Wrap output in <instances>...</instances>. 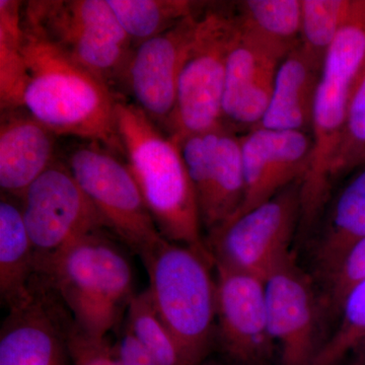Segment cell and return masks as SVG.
<instances>
[{"instance_id": "484cf974", "label": "cell", "mask_w": 365, "mask_h": 365, "mask_svg": "<svg viewBox=\"0 0 365 365\" xmlns=\"http://www.w3.org/2000/svg\"><path fill=\"white\" fill-rule=\"evenodd\" d=\"M126 327L158 365H187L172 334L163 323L148 290L135 294L127 307Z\"/></svg>"}, {"instance_id": "e0dca14e", "label": "cell", "mask_w": 365, "mask_h": 365, "mask_svg": "<svg viewBox=\"0 0 365 365\" xmlns=\"http://www.w3.org/2000/svg\"><path fill=\"white\" fill-rule=\"evenodd\" d=\"M287 55L240 32L228 55L222 124L241 134L256 128L267 111L276 72Z\"/></svg>"}, {"instance_id": "f1b7e54d", "label": "cell", "mask_w": 365, "mask_h": 365, "mask_svg": "<svg viewBox=\"0 0 365 365\" xmlns=\"http://www.w3.org/2000/svg\"><path fill=\"white\" fill-rule=\"evenodd\" d=\"M365 281V239L357 242L338 268L324 281L321 307L328 317L338 318L348 295Z\"/></svg>"}, {"instance_id": "44dd1931", "label": "cell", "mask_w": 365, "mask_h": 365, "mask_svg": "<svg viewBox=\"0 0 365 365\" xmlns=\"http://www.w3.org/2000/svg\"><path fill=\"white\" fill-rule=\"evenodd\" d=\"M35 253L24 220L21 203L1 194L0 201V299L11 309L32 294Z\"/></svg>"}, {"instance_id": "603a6c76", "label": "cell", "mask_w": 365, "mask_h": 365, "mask_svg": "<svg viewBox=\"0 0 365 365\" xmlns=\"http://www.w3.org/2000/svg\"><path fill=\"white\" fill-rule=\"evenodd\" d=\"M28 83L24 54L23 4L0 0V107L1 111L23 108Z\"/></svg>"}, {"instance_id": "d6a6232c", "label": "cell", "mask_w": 365, "mask_h": 365, "mask_svg": "<svg viewBox=\"0 0 365 365\" xmlns=\"http://www.w3.org/2000/svg\"><path fill=\"white\" fill-rule=\"evenodd\" d=\"M200 365H212V364H200Z\"/></svg>"}, {"instance_id": "7402d4cb", "label": "cell", "mask_w": 365, "mask_h": 365, "mask_svg": "<svg viewBox=\"0 0 365 365\" xmlns=\"http://www.w3.org/2000/svg\"><path fill=\"white\" fill-rule=\"evenodd\" d=\"M240 32L287 55L300 44L302 0L235 2Z\"/></svg>"}, {"instance_id": "ba28073f", "label": "cell", "mask_w": 365, "mask_h": 365, "mask_svg": "<svg viewBox=\"0 0 365 365\" xmlns=\"http://www.w3.org/2000/svg\"><path fill=\"white\" fill-rule=\"evenodd\" d=\"M110 235L140 256L162 237L127 163L102 144L74 146L64 160Z\"/></svg>"}, {"instance_id": "1f68e13d", "label": "cell", "mask_w": 365, "mask_h": 365, "mask_svg": "<svg viewBox=\"0 0 365 365\" xmlns=\"http://www.w3.org/2000/svg\"><path fill=\"white\" fill-rule=\"evenodd\" d=\"M350 365H365V339L353 350Z\"/></svg>"}, {"instance_id": "5bb4252c", "label": "cell", "mask_w": 365, "mask_h": 365, "mask_svg": "<svg viewBox=\"0 0 365 365\" xmlns=\"http://www.w3.org/2000/svg\"><path fill=\"white\" fill-rule=\"evenodd\" d=\"M202 4L195 14L135 46L125 72L122 83L134 104L163 130L176 108L180 72Z\"/></svg>"}, {"instance_id": "7c38bea8", "label": "cell", "mask_w": 365, "mask_h": 365, "mask_svg": "<svg viewBox=\"0 0 365 365\" xmlns=\"http://www.w3.org/2000/svg\"><path fill=\"white\" fill-rule=\"evenodd\" d=\"M73 319L49 283L36 275L32 294L9 309L0 329V365H73Z\"/></svg>"}, {"instance_id": "ac0fdd59", "label": "cell", "mask_w": 365, "mask_h": 365, "mask_svg": "<svg viewBox=\"0 0 365 365\" xmlns=\"http://www.w3.org/2000/svg\"><path fill=\"white\" fill-rule=\"evenodd\" d=\"M56 137L24 108L1 111V194L21 200L31 184L57 160Z\"/></svg>"}, {"instance_id": "f546056e", "label": "cell", "mask_w": 365, "mask_h": 365, "mask_svg": "<svg viewBox=\"0 0 365 365\" xmlns=\"http://www.w3.org/2000/svg\"><path fill=\"white\" fill-rule=\"evenodd\" d=\"M68 346L73 365H121L108 337H93L74 323L69 331Z\"/></svg>"}, {"instance_id": "ffe728a7", "label": "cell", "mask_w": 365, "mask_h": 365, "mask_svg": "<svg viewBox=\"0 0 365 365\" xmlns=\"http://www.w3.org/2000/svg\"><path fill=\"white\" fill-rule=\"evenodd\" d=\"M316 228L314 267L324 282L348 252L365 239V168L327 205Z\"/></svg>"}, {"instance_id": "d4e9b609", "label": "cell", "mask_w": 365, "mask_h": 365, "mask_svg": "<svg viewBox=\"0 0 365 365\" xmlns=\"http://www.w3.org/2000/svg\"><path fill=\"white\" fill-rule=\"evenodd\" d=\"M354 0H302L300 47L319 66L351 13Z\"/></svg>"}, {"instance_id": "2e32d148", "label": "cell", "mask_w": 365, "mask_h": 365, "mask_svg": "<svg viewBox=\"0 0 365 365\" xmlns=\"http://www.w3.org/2000/svg\"><path fill=\"white\" fill-rule=\"evenodd\" d=\"M240 138L245 195L241 208L232 218L267 202L288 185L304 179L313 155V137L304 132L257 127Z\"/></svg>"}, {"instance_id": "277c9868", "label": "cell", "mask_w": 365, "mask_h": 365, "mask_svg": "<svg viewBox=\"0 0 365 365\" xmlns=\"http://www.w3.org/2000/svg\"><path fill=\"white\" fill-rule=\"evenodd\" d=\"M365 60V0H354L344 26L327 53L314 101L313 155L302 184L299 230L311 232L325 212L331 170L339 148L355 78Z\"/></svg>"}, {"instance_id": "6da1fadb", "label": "cell", "mask_w": 365, "mask_h": 365, "mask_svg": "<svg viewBox=\"0 0 365 365\" xmlns=\"http://www.w3.org/2000/svg\"><path fill=\"white\" fill-rule=\"evenodd\" d=\"M28 83L23 108L57 136L102 144L123 155L118 137V96L85 67L23 21Z\"/></svg>"}, {"instance_id": "4fadbf2b", "label": "cell", "mask_w": 365, "mask_h": 365, "mask_svg": "<svg viewBox=\"0 0 365 365\" xmlns=\"http://www.w3.org/2000/svg\"><path fill=\"white\" fill-rule=\"evenodd\" d=\"M216 337L237 364L265 365L272 355L265 281L215 264Z\"/></svg>"}, {"instance_id": "8fae6325", "label": "cell", "mask_w": 365, "mask_h": 365, "mask_svg": "<svg viewBox=\"0 0 365 365\" xmlns=\"http://www.w3.org/2000/svg\"><path fill=\"white\" fill-rule=\"evenodd\" d=\"M241 134L225 124L180 140V150L195 189L207 234L230 222L245 195Z\"/></svg>"}, {"instance_id": "cb8c5ba5", "label": "cell", "mask_w": 365, "mask_h": 365, "mask_svg": "<svg viewBox=\"0 0 365 365\" xmlns=\"http://www.w3.org/2000/svg\"><path fill=\"white\" fill-rule=\"evenodd\" d=\"M134 46L195 14L202 2L190 0H107Z\"/></svg>"}, {"instance_id": "4316f807", "label": "cell", "mask_w": 365, "mask_h": 365, "mask_svg": "<svg viewBox=\"0 0 365 365\" xmlns=\"http://www.w3.org/2000/svg\"><path fill=\"white\" fill-rule=\"evenodd\" d=\"M337 328L321 346L314 365H339L365 339V281L348 295Z\"/></svg>"}, {"instance_id": "4dcf8cb0", "label": "cell", "mask_w": 365, "mask_h": 365, "mask_svg": "<svg viewBox=\"0 0 365 365\" xmlns=\"http://www.w3.org/2000/svg\"><path fill=\"white\" fill-rule=\"evenodd\" d=\"M114 350L121 365H158L148 349L126 327L121 338L114 344Z\"/></svg>"}, {"instance_id": "9c48e42d", "label": "cell", "mask_w": 365, "mask_h": 365, "mask_svg": "<svg viewBox=\"0 0 365 365\" xmlns=\"http://www.w3.org/2000/svg\"><path fill=\"white\" fill-rule=\"evenodd\" d=\"M302 180L288 185L267 202L232 218L206 241L215 264L267 280L290 255L299 228Z\"/></svg>"}, {"instance_id": "7a4b0ae2", "label": "cell", "mask_w": 365, "mask_h": 365, "mask_svg": "<svg viewBox=\"0 0 365 365\" xmlns=\"http://www.w3.org/2000/svg\"><path fill=\"white\" fill-rule=\"evenodd\" d=\"M116 127L127 165L160 235L213 261L179 144L140 108L122 97L117 98Z\"/></svg>"}, {"instance_id": "d6986e66", "label": "cell", "mask_w": 365, "mask_h": 365, "mask_svg": "<svg viewBox=\"0 0 365 365\" xmlns=\"http://www.w3.org/2000/svg\"><path fill=\"white\" fill-rule=\"evenodd\" d=\"M322 69L300 44L288 53L276 72L267 111L257 127L312 134Z\"/></svg>"}, {"instance_id": "52a82bcc", "label": "cell", "mask_w": 365, "mask_h": 365, "mask_svg": "<svg viewBox=\"0 0 365 365\" xmlns=\"http://www.w3.org/2000/svg\"><path fill=\"white\" fill-rule=\"evenodd\" d=\"M237 35L235 2H203L180 72L176 108L165 129L174 140L222 124L227 59Z\"/></svg>"}, {"instance_id": "3957f363", "label": "cell", "mask_w": 365, "mask_h": 365, "mask_svg": "<svg viewBox=\"0 0 365 365\" xmlns=\"http://www.w3.org/2000/svg\"><path fill=\"white\" fill-rule=\"evenodd\" d=\"M106 232L81 237L36 269L74 324L97 338L107 337L135 295L130 262Z\"/></svg>"}, {"instance_id": "9a60e30c", "label": "cell", "mask_w": 365, "mask_h": 365, "mask_svg": "<svg viewBox=\"0 0 365 365\" xmlns=\"http://www.w3.org/2000/svg\"><path fill=\"white\" fill-rule=\"evenodd\" d=\"M265 285L269 332L279 347L281 364L314 365L321 307L311 281L290 256Z\"/></svg>"}, {"instance_id": "30bf717a", "label": "cell", "mask_w": 365, "mask_h": 365, "mask_svg": "<svg viewBox=\"0 0 365 365\" xmlns=\"http://www.w3.org/2000/svg\"><path fill=\"white\" fill-rule=\"evenodd\" d=\"M21 202L36 269L81 237L108 232L102 216L64 160H55L35 180Z\"/></svg>"}, {"instance_id": "83f0119b", "label": "cell", "mask_w": 365, "mask_h": 365, "mask_svg": "<svg viewBox=\"0 0 365 365\" xmlns=\"http://www.w3.org/2000/svg\"><path fill=\"white\" fill-rule=\"evenodd\" d=\"M365 153V60L353 83L344 130L331 170L332 185L359 168Z\"/></svg>"}, {"instance_id": "5b68a950", "label": "cell", "mask_w": 365, "mask_h": 365, "mask_svg": "<svg viewBox=\"0 0 365 365\" xmlns=\"http://www.w3.org/2000/svg\"><path fill=\"white\" fill-rule=\"evenodd\" d=\"M155 311L176 341L187 365H200L216 337L215 262L160 237L140 255Z\"/></svg>"}, {"instance_id": "8992f818", "label": "cell", "mask_w": 365, "mask_h": 365, "mask_svg": "<svg viewBox=\"0 0 365 365\" xmlns=\"http://www.w3.org/2000/svg\"><path fill=\"white\" fill-rule=\"evenodd\" d=\"M23 21L110 88L123 83L135 46L107 0H33Z\"/></svg>"}]
</instances>
